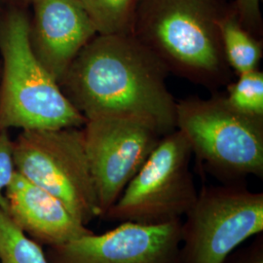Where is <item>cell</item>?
<instances>
[{"label":"cell","instance_id":"cell-1","mask_svg":"<svg viewBox=\"0 0 263 263\" xmlns=\"http://www.w3.org/2000/svg\"><path fill=\"white\" fill-rule=\"evenodd\" d=\"M169 71L132 34H97L71 63L59 85L87 120L130 116L163 135L177 130V101Z\"/></svg>","mask_w":263,"mask_h":263},{"label":"cell","instance_id":"cell-2","mask_svg":"<svg viewBox=\"0 0 263 263\" xmlns=\"http://www.w3.org/2000/svg\"><path fill=\"white\" fill-rule=\"evenodd\" d=\"M226 12L220 0H139L132 35L169 73L215 90L232 77L220 36Z\"/></svg>","mask_w":263,"mask_h":263},{"label":"cell","instance_id":"cell-3","mask_svg":"<svg viewBox=\"0 0 263 263\" xmlns=\"http://www.w3.org/2000/svg\"><path fill=\"white\" fill-rule=\"evenodd\" d=\"M27 6L0 13V130L82 128L87 119L33 54Z\"/></svg>","mask_w":263,"mask_h":263},{"label":"cell","instance_id":"cell-4","mask_svg":"<svg viewBox=\"0 0 263 263\" xmlns=\"http://www.w3.org/2000/svg\"><path fill=\"white\" fill-rule=\"evenodd\" d=\"M177 129L202 169L222 183L263 177V118L237 111L224 95L177 102Z\"/></svg>","mask_w":263,"mask_h":263},{"label":"cell","instance_id":"cell-5","mask_svg":"<svg viewBox=\"0 0 263 263\" xmlns=\"http://www.w3.org/2000/svg\"><path fill=\"white\" fill-rule=\"evenodd\" d=\"M13 144L19 174L58 198L82 224L101 217L83 127L22 131Z\"/></svg>","mask_w":263,"mask_h":263},{"label":"cell","instance_id":"cell-6","mask_svg":"<svg viewBox=\"0 0 263 263\" xmlns=\"http://www.w3.org/2000/svg\"><path fill=\"white\" fill-rule=\"evenodd\" d=\"M192 155L189 142L179 130L163 136L120 197L101 218L143 226L181 220L198 196L190 172Z\"/></svg>","mask_w":263,"mask_h":263},{"label":"cell","instance_id":"cell-7","mask_svg":"<svg viewBox=\"0 0 263 263\" xmlns=\"http://www.w3.org/2000/svg\"><path fill=\"white\" fill-rule=\"evenodd\" d=\"M181 222L179 263H224L263 232V193L243 183L203 186Z\"/></svg>","mask_w":263,"mask_h":263},{"label":"cell","instance_id":"cell-8","mask_svg":"<svg viewBox=\"0 0 263 263\" xmlns=\"http://www.w3.org/2000/svg\"><path fill=\"white\" fill-rule=\"evenodd\" d=\"M83 134L102 217L120 197L163 135L149 123L130 116L89 119Z\"/></svg>","mask_w":263,"mask_h":263},{"label":"cell","instance_id":"cell-9","mask_svg":"<svg viewBox=\"0 0 263 263\" xmlns=\"http://www.w3.org/2000/svg\"><path fill=\"white\" fill-rule=\"evenodd\" d=\"M181 222L160 226L121 222L103 234L47 247L49 263H179Z\"/></svg>","mask_w":263,"mask_h":263},{"label":"cell","instance_id":"cell-10","mask_svg":"<svg viewBox=\"0 0 263 263\" xmlns=\"http://www.w3.org/2000/svg\"><path fill=\"white\" fill-rule=\"evenodd\" d=\"M28 40L33 54L59 83L80 51L98 34L79 0H31Z\"/></svg>","mask_w":263,"mask_h":263},{"label":"cell","instance_id":"cell-11","mask_svg":"<svg viewBox=\"0 0 263 263\" xmlns=\"http://www.w3.org/2000/svg\"><path fill=\"white\" fill-rule=\"evenodd\" d=\"M4 195L6 213L12 220L41 246L64 244L94 232L76 219L58 198L17 171Z\"/></svg>","mask_w":263,"mask_h":263},{"label":"cell","instance_id":"cell-12","mask_svg":"<svg viewBox=\"0 0 263 263\" xmlns=\"http://www.w3.org/2000/svg\"><path fill=\"white\" fill-rule=\"evenodd\" d=\"M220 36L226 62L237 76L259 69L262 41L243 27L233 10L221 20Z\"/></svg>","mask_w":263,"mask_h":263},{"label":"cell","instance_id":"cell-13","mask_svg":"<svg viewBox=\"0 0 263 263\" xmlns=\"http://www.w3.org/2000/svg\"><path fill=\"white\" fill-rule=\"evenodd\" d=\"M98 34H132L139 0H79Z\"/></svg>","mask_w":263,"mask_h":263},{"label":"cell","instance_id":"cell-14","mask_svg":"<svg viewBox=\"0 0 263 263\" xmlns=\"http://www.w3.org/2000/svg\"><path fill=\"white\" fill-rule=\"evenodd\" d=\"M0 263H49L42 246L0 209Z\"/></svg>","mask_w":263,"mask_h":263},{"label":"cell","instance_id":"cell-15","mask_svg":"<svg viewBox=\"0 0 263 263\" xmlns=\"http://www.w3.org/2000/svg\"><path fill=\"white\" fill-rule=\"evenodd\" d=\"M228 104L245 115L263 118V72L256 69L238 76L233 83L227 84L224 95Z\"/></svg>","mask_w":263,"mask_h":263},{"label":"cell","instance_id":"cell-16","mask_svg":"<svg viewBox=\"0 0 263 263\" xmlns=\"http://www.w3.org/2000/svg\"><path fill=\"white\" fill-rule=\"evenodd\" d=\"M16 173L14 163V144L8 130H0V209L7 212L6 188Z\"/></svg>","mask_w":263,"mask_h":263},{"label":"cell","instance_id":"cell-17","mask_svg":"<svg viewBox=\"0 0 263 263\" xmlns=\"http://www.w3.org/2000/svg\"><path fill=\"white\" fill-rule=\"evenodd\" d=\"M233 11L245 28L255 36L261 33L260 0H236Z\"/></svg>","mask_w":263,"mask_h":263},{"label":"cell","instance_id":"cell-18","mask_svg":"<svg viewBox=\"0 0 263 263\" xmlns=\"http://www.w3.org/2000/svg\"><path fill=\"white\" fill-rule=\"evenodd\" d=\"M224 263H263V235L258 234L252 244L232 253Z\"/></svg>","mask_w":263,"mask_h":263},{"label":"cell","instance_id":"cell-19","mask_svg":"<svg viewBox=\"0 0 263 263\" xmlns=\"http://www.w3.org/2000/svg\"><path fill=\"white\" fill-rule=\"evenodd\" d=\"M5 5H20V6H28L26 0H1Z\"/></svg>","mask_w":263,"mask_h":263},{"label":"cell","instance_id":"cell-20","mask_svg":"<svg viewBox=\"0 0 263 263\" xmlns=\"http://www.w3.org/2000/svg\"><path fill=\"white\" fill-rule=\"evenodd\" d=\"M5 6H6V5H5V4L0 0V13L2 12V10L4 9V7H5Z\"/></svg>","mask_w":263,"mask_h":263},{"label":"cell","instance_id":"cell-21","mask_svg":"<svg viewBox=\"0 0 263 263\" xmlns=\"http://www.w3.org/2000/svg\"><path fill=\"white\" fill-rule=\"evenodd\" d=\"M26 1H27L28 4H30V2H31V0H26Z\"/></svg>","mask_w":263,"mask_h":263},{"label":"cell","instance_id":"cell-22","mask_svg":"<svg viewBox=\"0 0 263 263\" xmlns=\"http://www.w3.org/2000/svg\"><path fill=\"white\" fill-rule=\"evenodd\" d=\"M0 74H1V64H0Z\"/></svg>","mask_w":263,"mask_h":263}]
</instances>
